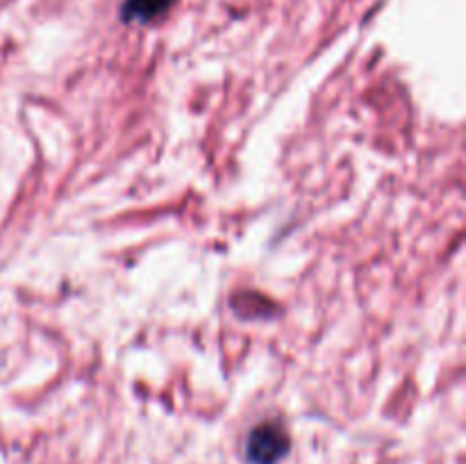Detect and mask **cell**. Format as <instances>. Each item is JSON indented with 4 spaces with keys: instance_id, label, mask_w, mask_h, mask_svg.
<instances>
[{
    "instance_id": "6da1fadb",
    "label": "cell",
    "mask_w": 466,
    "mask_h": 464,
    "mask_svg": "<svg viewBox=\"0 0 466 464\" xmlns=\"http://www.w3.org/2000/svg\"><path fill=\"white\" fill-rule=\"evenodd\" d=\"M287 449L289 439L278 423H259L246 439V458L253 464H276Z\"/></svg>"
},
{
    "instance_id": "7a4b0ae2",
    "label": "cell",
    "mask_w": 466,
    "mask_h": 464,
    "mask_svg": "<svg viewBox=\"0 0 466 464\" xmlns=\"http://www.w3.org/2000/svg\"><path fill=\"white\" fill-rule=\"evenodd\" d=\"M173 5V0H127L123 7V18L127 21H139L148 23L157 18L159 14L167 12Z\"/></svg>"
}]
</instances>
